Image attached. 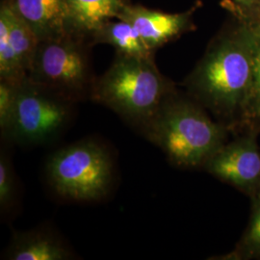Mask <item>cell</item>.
<instances>
[{
    "instance_id": "obj_1",
    "label": "cell",
    "mask_w": 260,
    "mask_h": 260,
    "mask_svg": "<svg viewBox=\"0 0 260 260\" xmlns=\"http://www.w3.org/2000/svg\"><path fill=\"white\" fill-rule=\"evenodd\" d=\"M253 75V33L246 23L214 38L185 79L187 93L230 128L243 125Z\"/></svg>"
},
{
    "instance_id": "obj_2",
    "label": "cell",
    "mask_w": 260,
    "mask_h": 260,
    "mask_svg": "<svg viewBox=\"0 0 260 260\" xmlns=\"http://www.w3.org/2000/svg\"><path fill=\"white\" fill-rule=\"evenodd\" d=\"M231 128L211 119L188 93L175 90L141 134L161 149L175 166L204 168L228 140Z\"/></svg>"
},
{
    "instance_id": "obj_3",
    "label": "cell",
    "mask_w": 260,
    "mask_h": 260,
    "mask_svg": "<svg viewBox=\"0 0 260 260\" xmlns=\"http://www.w3.org/2000/svg\"><path fill=\"white\" fill-rule=\"evenodd\" d=\"M175 90L173 82L159 72L153 56L117 54L109 69L95 79L90 99L141 133Z\"/></svg>"
},
{
    "instance_id": "obj_4",
    "label": "cell",
    "mask_w": 260,
    "mask_h": 260,
    "mask_svg": "<svg viewBox=\"0 0 260 260\" xmlns=\"http://www.w3.org/2000/svg\"><path fill=\"white\" fill-rule=\"evenodd\" d=\"M47 176L57 195L75 202H95L109 193L114 165L101 143L82 140L49 157Z\"/></svg>"
},
{
    "instance_id": "obj_5",
    "label": "cell",
    "mask_w": 260,
    "mask_h": 260,
    "mask_svg": "<svg viewBox=\"0 0 260 260\" xmlns=\"http://www.w3.org/2000/svg\"><path fill=\"white\" fill-rule=\"evenodd\" d=\"M27 77L75 104L91 98L95 81L86 47L75 35L40 41Z\"/></svg>"
},
{
    "instance_id": "obj_6",
    "label": "cell",
    "mask_w": 260,
    "mask_h": 260,
    "mask_svg": "<svg viewBox=\"0 0 260 260\" xmlns=\"http://www.w3.org/2000/svg\"><path fill=\"white\" fill-rule=\"evenodd\" d=\"M74 105L26 77L19 83L13 121L4 140L24 146L50 142L70 124Z\"/></svg>"
},
{
    "instance_id": "obj_7",
    "label": "cell",
    "mask_w": 260,
    "mask_h": 260,
    "mask_svg": "<svg viewBox=\"0 0 260 260\" xmlns=\"http://www.w3.org/2000/svg\"><path fill=\"white\" fill-rule=\"evenodd\" d=\"M258 132H249L225 142L205 164V169L219 180L233 185L246 195L260 192V150Z\"/></svg>"
},
{
    "instance_id": "obj_8",
    "label": "cell",
    "mask_w": 260,
    "mask_h": 260,
    "mask_svg": "<svg viewBox=\"0 0 260 260\" xmlns=\"http://www.w3.org/2000/svg\"><path fill=\"white\" fill-rule=\"evenodd\" d=\"M198 6L183 13H164L126 3L117 19L128 21L138 31L146 46L155 49L181 36L193 27V14Z\"/></svg>"
},
{
    "instance_id": "obj_9",
    "label": "cell",
    "mask_w": 260,
    "mask_h": 260,
    "mask_svg": "<svg viewBox=\"0 0 260 260\" xmlns=\"http://www.w3.org/2000/svg\"><path fill=\"white\" fill-rule=\"evenodd\" d=\"M12 2L40 41L72 35L66 0H12Z\"/></svg>"
},
{
    "instance_id": "obj_10",
    "label": "cell",
    "mask_w": 260,
    "mask_h": 260,
    "mask_svg": "<svg viewBox=\"0 0 260 260\" xmlns=\"http://www.w3.org/2000/svg\"><path fill=\"white\" fill-rule=\"evenodd\" d=\"M73 252L58 235L45 229L14 233L4 258L10 260H68Z\"/></svg>"
},
{
    "instance_id": "obj_11",
    "label": "cell",
    "mask_w": 260,
    "mask_h": 260,
    "mask_svg": "<svg viewBox=\"0 0 260 260\" xmlns=\"http://www.w3.org/2000/svg\"><path fill=\"white\" fill-rule=\"evenodd\" d=\"M72 35L93 34L111 19H117L126 4L124 0H66Z\"/></svg>"
},
{
    "instance_id": "obj_12",
    "label": "cell",
    "mask_w": 260,
    "mask_h": 260,
    "mask_svg": "<svg viewBox=\"0 0 260 260\" xmlns=\"http://www.w3.org/2000/svg\"><path fill=\"white\" fill-rule=\"evenodd\" d=\"M93 43L107 44L117 50V54L150 57L153 53L146 46L135 27L123 19L105 22L93 35Z\"/></svg>"
},
{
    "instance_id": "obj_13",
    "label": "cell",
    "mask_w": 260,
    "mask_h": 260,
    "mask_svg": "<svg viewBox=\"0 0 260 260\" xmlns=\"http://www.w3.org/2000/svg\"><path fill=\"white\" fill-rule=\"evenodd\" d=\"M11 20L10 39L12 51L15 56L19 74L23 77H27L40 40L33 29L20 17L14 7L13 2Z\"/></svg>"
},
{
    "instance_id": "obj_14",
    "label": "cell",
    "mask_w": 260,
    "mask_h": 260,
    "mask_svg": "<svg viewBox=\"0 0 260 260\" xmlns=\"http://www.w3.org/2000/svg\"><path fill=\"white\" fill-rule=\"evenodd\" d=\"M251 216L248 226L233 251L210 259H260V192L251 197Z\"/></svg>"
},
{
    "instance_id": "obj_15",
    "label": "cell",
    "mask_w": 260,
    "mask_h": 260,
    "mask_svg": "<svg viewBox=\"0 0 260 260\" xmlns=\"http://www.w3.org/2000/svg\"><path fill=\"white\" fill-rule=\"evenodd\" d=\"M12 1H4L0 9V80L20 83L24 78L19 74L11 47Z\"/></svg>"
},
{
    "instance_id": "obj_16",
    "label": "cell",
    "mask_w": 260,
    "mask_h": 260,
    "mask_svg": "<svg viewBox=\"0 0 260 260\" xmlns=\"http://www.w3.org/2000/svg\"><path fill=\"white\" fill-rule=\"evenodd\" d=\"M251 29L253 33V75H252L251 93H250L249 101L247 103L242 126H247L249 130L259 132L260 32L257 30L252 29V28Z\"/></svg>"
},
{
    "instance_id": "obj_17",
    "label": "cell",
    "mask_w": 260,
    "mask_h": 260,
    "mask_svg": "<svg viewBox=\"0 0 260 260\" xmlns=\"http://www.w3.org/2000/svg\"><path fill=\"white\" fill-rule=\"evenodd\" d=\"M17 178L11 159L6 151L0 154V209L8 212L15 205L17 198Z\"/></svg>"
},
{
    "instance_id": "obj_18",
    "label": "cell",
    "mask_w": 260,
    "mask_h": 260,
    "mask_svg": "<svg viewBox=\"0 0 260 260\" xmlns=\"http://www.w3.org/2000/svg\"><path fill=\"white\" fill-rule=\"evenodd\" d=\"M19 83L0 80V130L5 139L13 121Z\"/></svg>"
},
{
    "instance_id": "obj_19",
    "label": "cell",
    "mask_w": 260,
    "mask_h": 260,
    "mask_svg": "<svg viewBox=\"0 0 260 260\" xmlns=\"http://www.w3.org/2000/svg\"><path fill=\"white\" fill-rule=\"evenodd\" d=\"M240 18V21L246 23L250 27L260 32V4L250 13L237 15Z\"/></svg>"
},
{
    "instance_id": "obj_20",
    "label": "cell",
    "mask_w": 260,
    "mask_h": 260,
    "mask_svg": "<svg viewBox=\"0 0 260 260\" xmlns=\"http://www.w3.org/2000/svg\"><path fill=\"white\" fill-rule=\"evenodd\" d=\"M236 5V15L250 13L260 4V0H233Z\"/></svg>"
}]
</instances>
